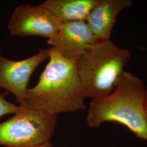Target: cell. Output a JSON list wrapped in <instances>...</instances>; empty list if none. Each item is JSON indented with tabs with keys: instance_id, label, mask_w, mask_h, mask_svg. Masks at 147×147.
I'll list each match as a JSON object with an SVG mask.
<instances>
[{
	"instance_id": "cell-4",
	"label": "cell",
	"mask_w": 147,
	"mask_h": 147,
	"mask_svg": "<svg viewBox=\"0 0 147 147\" xmlns=\"http://www.w3.org/2000/svg\"><path fill=\"white\" fill-rule=\"evenodd\" d=\"M57 117L20 105L14 116L0 123V145L31 147L51 142Z\"/></svg>"
},
{
	"instance_id": "cell-12",
	"label": "cell",
	"mask_w": 147,
	"mask_h": 147,
	"mask_svg": "<svg viewBox=\"0 0 147 147\" xmlns=\"http://www.w3.org/2000/svg\"><path fill=\"white\" fill-rule=\"evenodd\" d=\"M146 115L147 116V103H146Z\"/></svg>"
},
{
	"instance_id": "cell-6",
	"label": "cell",
	"mask_w": 147,
	"mask_h": 147,
	"mask_svg": "<svg viewBox=\"0 0 147 147\" xmlns=\"http://www.w3.org/2000/svg\"><path fill=\"white\" fill-rule=\"evenodd\" d=\"M50 47L39 49L29 58L16 61L0 57V88L11 92L20 105H23L27 85L32 74L37 67L50 57Z\"/></svg>"
},
{
	"instance_id": "cell-5",
	"label": "cell",
	"mask_w": 147,
	"mask_h": 147,
	"mask_svg": "<svg viewBox=\"0 0 147 147\" xmlns=\"http://www.w3.org/2000/svg\"><path fill=\"white\" fill-rule=\"evenodd\" d=\"M62 23L42 5H21L12 13L7 28L11 36H40L51 39Z\"/></svg>"
},
{
	"instance_id": "cell-2",
	"label": "cell",
	"mask_w": 147,
	"mask_h": 147,
	"mask_svg": "<svg viewBox=\"0 0 147 147\" xmlns=\"http://www.w3.org/2000/svg\"><path fill=\"white\" fill-rule=\"evenodd\" d=\"M147 89L143 80L124 71L110 94L92 99L86 121L90 127L106 121L119 123L147 142Z\"/></svg>"
},
{
	"instance_id": "cell-3",
	"label": "cell",
	"mask_w": 147,
	"mask_h": 147,
	"mask_svg": "<svg viewBox=\"0 0 147 147\" xmlns=\"http://www.w3.org/2000/svg\"><path fill=\"white\" fill-rule=\"evenodd\" d=\"M131 58L129 50L118 47L111 39L90 45L78 61L86 98L99 99L110 94Z\"/></svg>"
},
{
	"instance_id": "cell-13",
	"label": "cell",
	"mask_w": 147,
	"mask_h": 147,
	"mask_svg": "<svg viewBox=\"0 0 147 147\" xmlns=\"http://www.w3.org/2000/svg\"><path fill=\"white\" fill-rule=\"evenodd\" d=\"M0 53H1V47H0ZM1 56H2V55H1V53H0V57H1Z\"/></svg>"
},
{
	"instance_id": "cell-14",
	"label": "cell",
	"mask_w": 147,
	"mask_h": 147,
	"mask_svg": "<svg viewBox=\"0 0 147 147\" xmlns=\"http://www.w3.org/2000/svg\"></svg>"
},
{
	"instance_id": "cell-8",
	"label": "cell",
	"mask_w": 147,
	"mask_h": 147,
	"mask_svg": "<svg viewBox=\"0 0 147 147\" xmlns=\"http://www.w3.org/2000/svg\"><path fill=\"white\" fill-rule=\"evenodd\" d=\"M132 5L131 0H99L86 22L98 40L110 39L117 16Z\"/></svg>"
},
{
	"instance_id": "cell-7",
	"label": "cell",
	"mask_w": 147,
	"mask_h": 147,
	"mask_svg": "<svg viewBox=\"0 0 147 147\" xmlns=\"http://www.w3.org/2000/svg\"><path fill=\"white\" fill-rule=\"evenodd\" d=\"M97 40L86 21H79L62 23L57 34L47 43L63 58L78 62L87 48Z\"/></svg>"
},
{
	"instance_id": "cell-11",
	"label": "cell",
	"mask_w": 147,
	"mask_h": 147,
	"mask_svg": "<svg viewBox=\"0 0 147 147\" xmlns=\"http://www.w3.org/2000/svg\"><path fill=\"white\" fill-rule=\"evenodd\" d=\"M54 147L53 146L52 143L51 142H47L45 143H44L42 144H40V145H38V146H33V147Z\"/></svg>"
},
{
	"instance_id": "cell-1",
	"label": "cell",
	"mask_w": 147,
	"mask_h": 147,
	"mask_svg": "<svg viewBox=\"0 0 147 147\" xmlns=\"http://www.w3.org/2000/svg\"><path fill=\"white\" fill-rule=\"evenodd\" d=\"M49 59L37 84L27 89L22 105L57 116L84 110L86 97L78 62L63 58L53 47Z\"/></svg>"
},
{
	"instance_id": "cell-10",
	"label": "cell",
	"mask_w": 147,
	"mask_h": 147,
	"mask_svg": "<svg viewBox=\"0 0 147 147\" xmlns=\"http://www.w3.org/2000/svg\"><path fill=\"white\" fill-rule=\"evenodd\" d=\"M19 109V106L5 100L4 96L0 94V118L8 114H15Z\"/></svg>"
},
{
	"instance_id": "cell-9",
	"label": "cell",
	"mask_w": 147,
	"mask_h": 147,
	"mask_svg": "<svg viewBox=\"0 0 147 147\" xmlns=\"http://www.w3.org/2000/svg\"><path fill=\"white\" fill-rule=\"evenodd\" d=\"M99 0H47L40 5L62 23L86 21Z\"/></svg>"
}]
</instances>
